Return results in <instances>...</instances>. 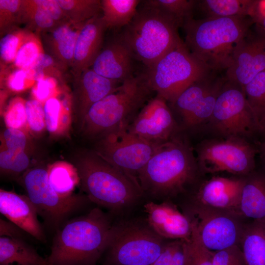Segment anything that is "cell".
<instances>
[{
    "instance_id": "6da1fadb",
    "label": "cell",
    "mask_w": 265,
    "mask_h": 265,
    "mask_svg": "<svg viewBox=\"0 0 265 265\" xmlns=\"http://www.w3.org/2000/svg\"><path fill=\"white\" fill-rule=\"evenodd\" d=\"M200 175L194 148L180 132L158 148L137 179L143 193L160 199L185 192Z\"/></svg>"
},
{
    "instance_id": "7a4b0ae2",
    "label": "cell",
    "mask_w": 265,
    "mask_h": 265,
    "mask_svg": "<svg viewBox=\"0 0 265 265\" xmlns=\"http://www.w3.org/2000/svg\"><path fill=\"white\" fill-rule=\"evenodd\" d=\"M113 226L99 208L68 221L54 236L47 258L49 265H96L106 249Z\"/></svg>"
},
{
    "instance_id": "3957f363",
    "label": "cell",
    "mask_w": 265,
    "mask_h": 265,
    "mask_svg": "<svg viewBox=\"0 0 265 265\" xmlns=\"http://www.w3.org/2000/svg\"><path fill=\"white\" fill-rule=\"evenodd\" d=\"M250 16L186 21L182 27L186 47L211 70L226 71L238 45L254 25Z\"/></svg>"
},
{
    "instance_id": "277c9868",
    "label": "cell",
    "mask_w": 265,
    "mask_h": 265,
    "mask_svg": "<svg viewBox=\"0 0 265 265\" xmlns=\"http://www.w3.org/2000/svg\"><path fill=\"white\" fill-rule=\"evenodd\" d=\"M76 169L81 188L89 200L112 212L129 207L143 194L137 180L94 151L80 154Z\"/></svg>"
},
{
    "instance_id": "5b68a950",
    "label": "cell",
    "mask_w": 265,
    "mask_h": 265,
    "mask_svg": "<svg viewBox=\"0 0 265 265\" xmlns=\"http://www.w3.org/2000/svg\"><path fill=\"white\" fill-rule=\"evenodd\" d=\"M153 92L144 74L124 81L88 110L82 122L85 133L99 138L121 126H129Z\"/></svg>"
},
{
    "instance_id": "8992f818",
    "label": "cell",
    "mask_w": 265,
    "mask_h": 265,
    "mask_svg": "<svg viewBox=\"0 0 265 265\" xmlns=\"http://www.w3.org/2000/svg\"><path fill=\"white\" fill-rule=\"evenodd\" d=\"M179 27L171 17L143 5L119 34L134 58L148 68L182 41Z\"/></svg>"
},
{
    "instance_id": "52a82bcc",
    "label": "cell",
    "mask_w": 265,
    "mask_h": 265,
    "mask_svg": "<svg viewBox=\"0 0 265 265\" xmlns=\"http://www.w3.org/2000/svg\"><path fill=\"white\" fill-rule=\"evenodd\" d=\"M212 71L182 41L147 68L144 75L152 90L169 104L187 87Z\"/></svg>"
},
{
    "instance_id": "ba28073f",
    "label": "cell",
    "mask_w": 265,
    "mask_h": 265,
    "mask_svg": "<svg viewBox=\"0 0 265 265\" xmlns=\"http://www.w3.org/2000/svg\"><path fill=\"white\" fill-rule=\"evenodd\" d=\"M163 239L148 223L114 224L104 265H152L164 248Z\"/></svg>"
},
{
    "instance_id": "9c48e42d",
    "label": "cell",
    "mask_w": 265,
    "mask_h": 265,
    "mask_svg": "<svg viewBox=\"0 0 265 265\" xmlns=\"http://www.w3.org/2000/svg\"><path fill=\"white\" fill-rule=\"evenodd\" d=\"M204 130L216 138L236 137L251 142L259 134L258 121L240 87L225 78Z\"/></svg>"
},
{
    "instance_id": "30bf717a",
    "label": "cell",
    "mask_w": 265,
    "mask_h": 265,
    "mask_svg": "<svg viewBox=\"0 0 265 265\" xmlns=\"http://www.w3.org/2000/svg\"><path fill=\"white\" fill-rule=\"evenodd\" d=\"M194 150L202 175L226 172L244 176L256 169L258 148L246 139L208 138L198 143Z\"/></svg>"
},
{
    "instance_id": "8fae6325",
    "label": "cell",
    "mask_w": 265,
    "mask_h": 265,
    "mask_svg": "<svg viewBox=\"0 0 265 265\" xmlns=\"http://www.w3.org/2000/svg\"><path fill=\"white\" fill-rule=\"evenodd\" d=\"M212 71L168 103L182 132L195 133L205 130L212 117L225 77Z\"/></svg>"
},
{
    "instance_id": "7c38bea8",
    "label": "cell",
    "mask_w": 265,
    "mask_h": 265,
    "mask_svg": "<svg viewBox=\"0 0 265 265\" xmlns=\"http://www.w3.org/2000/svg\"><path fill=\"white\" fill-rule=\"evenodd\" d=\"M22 180L38 214L53 227L58 229L64 219L90 201L86 195L73 194L64 197L59 194L51 186L48 169L43 167L30 168L23 174Z\"/></svg>"
},
{
    "instance_id": "4fadbf2b",
    "label": "cell",
    "mask_w": 265,
    "mask_h": 265,
    "mask_svg": "<svg viewBox=\"0 0 265 265\" xmlns=\"http://www.w3.org/2000/svg\"><path fill=\"white\" fill-rule=\"evenodd\" d=\"M128 127L121 126L99 138L94 151L138 180L139 172L161 144L151 143L131 133Z\"/></svg>"
},
{
    "instance_id": "5bb4252c",
    "label": "cell",
    "mask_w": 265,
    "mask_h": 265,
    "mask_svg": "<svg viewBox=\"0 0 265 265\" xmlns=\"http://www.w3.org/2000/svg\"><path fill=\"white\" fill-rule=\"evenodd\" d=\"M189 212L187 216L192 228L210 251L216 252L239 245L244 225L240 217L195 203Z\"/></svg>"
},
{
    "instance_id": "9a60e30c",
    "label": "cell",
    "mask_w": 265,
    "mask_h": 265,
    "mask_svg": "<svg viewBox=\"0 0 265 265\" xmlns=\"http://www.w3.org/2000/svg\"><path fill=\"white\" fill-rule=\"evenodd\" d=\"M132 133L149 142L161 145L180 132L168 103L156 95L141 109L128 127Z\"/></svg>"
},
{
    "instance_id": "2e32d148",
    "label": "cell",
    "mask_w": 265,
    "mask_h": 265,
    "mask_svg": "<svg viewBox=\"0 0 265 265\" xmlns=\"http://www.w3.org/2000/svg\"><path fill=\"white\" fill-rule=\"evenodd\" d=\"M265 70V32L254 24L236 47L225 77L243 90Z\"/></svg>"
},
{
    "instance_id": "e0dca14e",
    "label": "cell",
    "mask_w": 265,
    "mask_h": 265,
    "mask_svg": "<svg viewBox=\"0 0 265 265\" xmlns=\"http://www.w3.org/2000/svg\"><path fill=\"white\" fill-rule=\"evenodd\" d=\"M244 176H215L201 182L195 193V204L238 216V208Z\"/></svg>"
},
{
    "instance_id": "ac0fdd59",
    "label": "cell",
    "mask_w": 265,
    "mask_h": 265,
    "mask_svg": "<svg viewBox=\"0 0 265 265\" xmlns=\"http://www.w3.org/2000/svg\"><path fill=\"white\" fill-rule=\"evenodd\" d=\"M134 59L130 48L118 34L103 46L90 68L101 76L122 83L134 77Z\"/></svg>"
},
{
    "instance_id": "d6986e66",
    "label": "cell",
    "mask_w": 265,
    "mask_h": 265,
    "mask_svg": "<svg viewBox=\"0 0 265 265\" xmlns=\"http://www.w3.org/2000/svg\"><path fill=\"white\" fill-rule=\"evenodd\" d=\"M150 227L162 238L188 240L191 235L190 221L171 202L158 204L150 201L144 205Z\"/></svg>"
},
{
    "instance_id": "ffe728a7",
    "label": "cell",
    "mask_w": 265,
    "mask_h": 265,
    "mask_svg": "<svg viewBox=\"0 0 265 265\" xmlns=\"http://www.w3.org/2000/svg\"><path fill=\"white\" fill-rule=\"evenodd\" d=\"M121 83L99 75L90 68L74 75V104L82 122L94 104L115 91Z\"/></svg>"
},
{
    "instance_id": "44dd1931",
    "label": "cell",
    "mask_w": 265,
    "mask_h": 265,
    "mask_svg": "<svg viewBox=\"0 0 265 265\" xmlns=\"http://www.w3.org/2000/svg\"><path fill=\"white\" fill-rule=\"evenodd\" d=\"M0 212L26 233L40 241H46L43 230L37 217V210L27 195L1 189Z\"/></svg>"
},
{
    "instance_id": "7402d4cb",
    "label": "cell",
    "mask_w": 265,
    "mask_h": 265,
    "mask_svg": "<svg viewBox=\"0 0 265 265\" xmlns=\"http://www.w3.org/2000/svg\"><path fill=\"white\" fill-rule=\"evenodd\" d=\"M106 29L102 14L82 25L77 39L71 66L73 75L91 67L103 46Z\"/></svg>"
},
{
    "instance_id": "603a6c76",
    "label": "cell",
    "mask_w": 265,
    "mask_h": 265,
    "mask_svg": "<svg viewBox=\"0 0 265 265\" xmlns=\"http://www.w3.org/2000/svg\"><path fill=\"white\" fill-rule=\"evenodd\" d=\"M84 23L75 24L69 21L64 22L42 34L48 54L63 69L72 65L77 39Z\"/></svg>"
},
{
    "instance_id": "cb8c5ba5",
    "label": "cell",
    "mask_w": 265,
    "mask_h": 265,
    "mask_svg": "<svg viewBox=\"0 0 265 265\" xmlns=\"http://www.w3.org/2000/svg\"><path fill=\"white\" fill-rule=\"evenodd\" d=\"M238 213L240 218L265 222V172L255 169L244 176Z\"/></svg>"
},
{
    "instance_id": "d4e9b609",
    "label": "cell",
    "mask_w": 265,
    "mask_h": 265,
    "mask_svg": "<svg viewBox=\"0 0 265 265\" xmlns=\"http://www.w3.org/2000/svg\"><path fill=\"white\" fill-rule=\"evenodd\" d=\"M0 265H49L47 258L23 239L0 238Z\"/></svg>"
},
{
    "instance_id": "484cf974",
    "label": "cell",
    "mask_w": 265,
    "mask_h": 265,
    "mask_svg": "<svg viewBox=\"0 0 265 265\" xmlns=\"http://www.w3.org/2000/svg\"><path fill=\"white\" fill-rule=\"evenodd\" d=\"M238 245L247 265H265V222L244 223Z\"/></svg>"
},
{
    "instance_id": "4316f807",
    "label": "cell",
    "mask_w": 265,
    "mask_h": 265,
    "mask_svg": "<svg viewBox=\"0 0 265 265\" xmlns=\"http://www.w3.org/2000/svg\"><path fill=\"white\" fill-rule=\"evenodd\" d=\"M255 0H197L203 18L250 16Z\"/></svg>"
},
{
    "instance_id": "83f0119b",
    "label": "cell",
    "mask_w": 265,
    "mask_h": 265,
    "mask_svg": "<svg viewBox=\"0 0 265 265\" xmlns=\"http://www.w3.org/2000/svg\"><path fill=\"white\" fill-rule=\"evenodd\" d=\"M102 17L108 28L125 27L136 14L140 0H102Z\"/></svg>"
},
{
    "instance_id": "f1b7e54d",
    "label": "cell",
    "mask_w": 265,
    "mask_h": 265,
    "mask_svg": "<svg viewBox=\"0 0 265 265\" xmlns=\"http://www.w3.org/2000/svg\"><path fill=\"white\" fill-rule=\"evenodd\" d=\"M58 96L49 98L43 104L46 129L53 134L63 132L70 122V101L65 97L61 100Z\"/></svg>"
},
{
    "instance_id": "f546056e",
    "label": "cell",
    "mask_w": 265,
    "mask_h": 265,
    "mask_svg": "<svg viewBox=\"0 0 265 265\" xmlns=\"http://www.w3.org/2000/svg\"><path fill=\"white\" fill-rule=\"evenodd\" d=\"M21 23L25 24L27 29L38 35L60 24L53 19L37 0H22Z\"/></svg>"
},
{
    "instance_id": "4dcf8cb0",
    "label": "cell",
    "mask_w": 265,
    "mask_h": 265,
    "mask_svg": "<svg viewBox=\"0 0 265 265\" xmlns=\"http://www.w3.org/2000/svg\"><path fill=\"white\" fill-rule=\"evenodd\" d=\"M49 183L53 189L64 197L72 195L80 183L76 168L65 162H57L48 168Z\"/></svg>"
},
{
    "instance_id": "1f68e13d",
    "label": "cell",
    "mask_w": 265,
    "mask_h": 265,
    "mask_svg": "<svg viewBox=\"0 0 265 265\" xmlns=\"http://www.w3.org/2000/svg\"><path fill=\"white\" fill-rule=\"evenodd\" d=\"M67 20L75 24L84 23L102 14L100 0H56Z\"/></svg>"
},
{
    "instance_id": "d6a6232c",
    "label": "cell",
    "mask_w": 265,
    "mask_h": 265,
    "mask_svg": "<svg viewBox=\"0 0 265 265\" xmlns=\"http://www.w3.org/2000/svg\"><path fill=\"white\" fill-rule=\"evenodd\" d=\"M143 5L156 8L174 19L182 26L187 20L192 18L197 0H148Z\"/></svg>"
},
{
    "instance_id": "836d02e7",
    "label": "cell",
    "mask_w": 265,
    "mask_h": 265,
    "mask_svg": "<svg viewBox=\"0 0 265 265\" xmlns=\"http://www.w3.org/2000/svg\"><path fill=\"white\" fill-rule=\"evenodd\" d=\"M243 91L259 123L265 114V70L253 78L244 87Z\"/></svg>"
},
{
    "instance_id": "e575fe53",
    "label": "cell",
    "mask_w": 265,
    "mask_h": 265,
    "mask_svg": "<svg viewBox=\"0 0 265 265\" xmlns=\"http://www.w3.org/2000/svg\"><path fill=\"white\" fill-rule=\"evenodd\" d=\"M184 265H212L213 252L205 247L192 228L190 238L184 240Z\"/></svg>"
},
{
    "instance_id": "d590c367",
    "label": "cell",
    "mask_w": 265,
    "mask_h": 265,
    "mask_svg": "<svg viewBox=\"0 0 265 265\" xmlns=\"http://www.w3.org/2000/svg\"><path fill=\"white\" fill-rule=\"evenodd\" d=\"M32 31L27 28L16 27L5 34L0 39V56L1 62L13 63L17 53Z\"/></svg>"
},
{
    "instance_id": "8d00e7d4",
    "label": "cell",
    "mask_w": 265,
    "mask_h": 265,
    "mask_svg": "<svg viewBox=\"0 0 265 265\" xmlns=\"http://www.w3.org/2000/svg\"><path fill=\"white\" fill-rule=\"evenodd\" d=\"M43 49L38 34L32 32L18 51L13 63L14 67L20 69L28 68L44 53Z\"/></svg>"
},
{
    "instance_id": "74e56055",
    "label": "cell",
    "mask_w": 265,
    "mask_h": 265,
    "mask_svg": "<svg viewBox=\"0 0 265 265\" xmlns=\"http://www.w3.org/2000/svg\"><path fill=\"white\" fill-rule=\"evenodd\" d=\"M30 160L26 151L14 152L3 149L0 153V167L2 173L18 175L28 169Z\"/></svg>"
},
{
    "instance_id": "f35d334b",
    "label": "cell",
    "mask_w": 265,
    "mask_h": 265,
    "mask_svg": "<svg viewBox=\"0 0 265 265\" xmlns=\"http://www.w3.org/2000/svg\"><path fill=\"white\" fill-rule=\"evenodd\" d=\"M23 0H0V33L5 35L21 23Z\"/></svg>"
},
{
    "instance_id": "ab89813d",
    "label": "cell",
    "mask_w": 265,
    "mask_h": 265,
    "mask_svg": "<svg viewBox=\"0 0 265 265\" xmlns=\"http://www.w3.org/2000/svg\"><path fill=\"white\" fill-rule=\"evenodd\" d=\"M26 101L20 97L12 99L4 114V121L7 128L28 129L26 109Z\"/></svg>"
},
{
    "instance_id": "60d3db41",
    "label": "cell",
    "mask_w": 265,
    "mask_h": 265,
    "mask_svg": "<svg viewBox=\"0 0 265 265\" xmlns=\"http://www.w3.org/2000/svg\"><path fill=\"white\" fill-rule=\"evenodd\" d=\"M28 129L34 134H39L46 129L44 105L32 98L26 102Z\"/></svg>"
},
{
    "instance_id": "b9f144b4",
    "label": "cell",
    "mask_w": 265,
    "mask_h": 265,
    "mask_svg": "<svg viewBox=\"0 0 265 265\" xmlns=\"http://www.w3.org/2000/svg\"><path fill=\"white\" fill-rule=\"evenodd\" d=\"M152 265H184V240L165 243L160 255Z\"/></svg>"
},
{
    "instance_id": "7bdbcfd3",
    "label": "cell",
    "mask_w": 265,
    "mask_h": 265,
    "mask_svg": "<svg viewBox=\"0 0 265 265\" xmlns=\"http://www.w3.org/2000/svg\"><path fill=\"white\" fill-rule=\"evenodd\" d=\"M60 93L57 88V80L53 77H45L37 81L32 87L33 98L44 104L49 98Z\"/></svg>"
},
{
    "instance_id": "ee69618b",
    "label": "cell",
    "mask_w": 265,
    "mask_h": 265,
    "mask_svg": "<svg viewBox=\"0 0 265 265\" xmlns=\"http://www.w3.org/2000/svg\"><path fill=\"white\" fill-rule=\"evenodd\" d=\"M212 265H247L238 245L213 252Z\"/></svg>"
},
{
    "instance_id": "f6af8a7d",
    "label": "cell",
    "mask_w": 265,
    "mask_h": 265,
    "mask_svg": "<svg viewBox=\"0 0 265 265\" xmlns=\"http://www.w3.org/2000/svg\"><path fill=\"white\" fill-rule=\"evenodd\" d=\"M26 69H16L5 78V85L11 92L19 93L29 88L35 83Z\"/></svg>"
},
{
    "instance_id": "bcb514c9",
    "label": "cell",
    "mask_w": 265,
    "mask_h": 265,
    "mask_svg": "<svg viewBox=\"0 0 265 265\" xmlns=\"http://www.w3.org/2000/svg\"><path fill=\"white\" fill-rule=\"evenodd\" d=\"M2 141L4 149L14 152L26 151L28 143L25 131L11 128L4 131Z\"/></svg>"
},
{
    "instance_id": "7dc6e473",
    "label": "cell",
    "mask_w": 265,
    "mask_h": 265,
    "mask_svg": "<svg viewBox=\"0 0 265 265\" xmlns=\"http://www.w3.org/2000/svg\"><path fill=\"white\" fill-rule=\"evenodd\" d=\"M250 16L254 24L265 32V0H255Z\"/></svg>"
},
{
    "instance_id": "c3c4849f",
    "label": "cell",
    "mask_w": 265,
    "mask_h": 265,
    "mask_svg": "<svg viewBox=\"0 0 265 265\" xmlns=\"http://www.w3.org/2000/svg\"><path fill=\"white\" fill-rule=\"evenodd\" d=\"M24 232L25 231L14 223L10 221L8 222L2 219H0V237H8L22 239V238L23 237V235Z\"/></svg>"
},
{
    "instance_id": "681fc988",
    "label": "cell",
    "mask_w": 265,
    "mask_h": 265,
    "mask_svg": "<svg viewBox=\"0 0 265 265\" xmlns=\"http://www.w3.org/2000/svg\"><path fill=\"white\" fill-rule=\"evenodd\" d=\"M258 153L262 164L265 168V139L260 144Z\"/></svg>"
},
{
    "instance_id": "f907efd6",
    "label": "cell",
    "mask_w": 265,
    "mask_h": 265,
    "mask_svg": "<svg viewBox=\"0 0 265 265\" xmlns=\"http://www.w3.org/2000/svg\"><path fill=\"white\" fill-rule=\"evenodd\" d=\"M259 133L263 135L265 139V114L259 122Z\"/></svg>"
}]
</instances>
